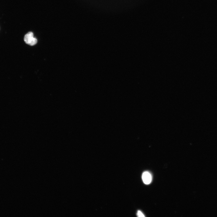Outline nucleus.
I'll list each match as a JSON object with an SVG mask.
<instances>
[{
    "label": "nucleus",
    "mask_w": 217,
    "mask_h": 217,
    "mask_svg": "<svg viewBox=\"0 0 217 217\" xmlns=\"http://www.w3.org/2000/svg\"><path fill=\"white\" fill-rule=\"evenodd\" d=\"M142 179L145 184H149L151 182L152 176L150 173L148 172H145L142 174Z\"/></svg>",
    "instance_id": "nucleus-2"
},
{
    "label": "nucleus",
    "mask_w": 217,
    "mask_h": 217,
    "mask_svg": "<svg viewBox=\"0 0 217 217\" xmlns=\"http://www.w3.org/2000/svg\"><path fill=\"white\" fill-rule=\"evenodd\" d=\"M137 215L138 216L140 217H145V215L141 211H139L138 212Z\"/></svg>",
    "instance_id": "nucleus-3"
},
{
    "label": "nucleus",
    "mask_w": 217,
    "mask_h": 217,
    "mask_svg": "<svg viewBox=\"0 0 217 217\" xmlns=\"http://www.w3.org/2000/svg\"><path fill=\"white\" fill-rule=\"evenodd\" d=\"M24 40L26 44L31 46L35 45L38 42L37 39L33 37V33L31 32L26 34L24 37Z\"/></svg>",
    "instance_id": "nucleus-1"
}]
</instances>
